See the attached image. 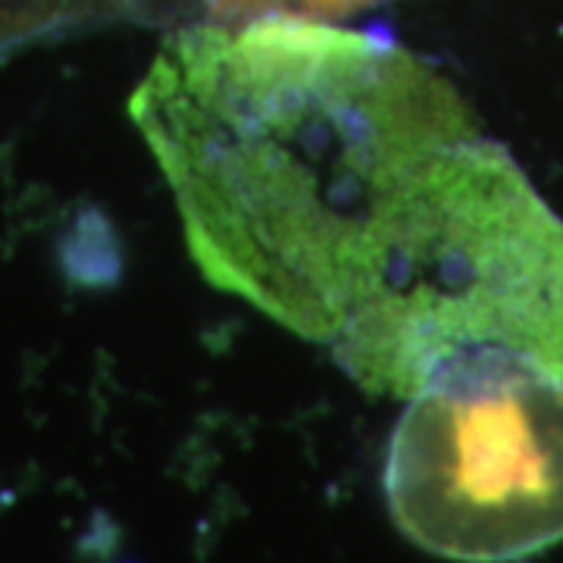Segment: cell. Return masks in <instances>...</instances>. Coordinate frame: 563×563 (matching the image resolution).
<instances>
[{
	"mask_svg": "<svg viewBox=\"0 0 563 563\" xmlns=\"http://www.w3.org/2000/svg\"><path fill=\"white\" fill-rule=\"evenodd\" d=\"M129 113L203 279L322 344L407 185L483 135L461 91L401 44L301 16L169 35Z\"/></svg>",
	"mask_w": 563,
	"mask_h": 563,
	"instance_id": "1",
	"label": "cell"
},
{
	"mask_svg": "<svg viewBox=\"0 0 563 563\" xmlns=\"http://www.w3.org/2000/svg\"><path fill=\"white\" fill-rule=\"evenodd\" d=\"M373 395L532 369L563 383V220L483 135L442 151L385 217L332 342Z\"/></svg>",
	"mask_w": 563,
	"mask_h": 563,
	"instance_id": "2",
	"label": "cell"
},
{
	"mask_svg": "<svg viewBox=\"0 0 563 563\" xmlns=\"http://www.w3.org/2000/svg\"><path fill=\"white\" fill-rule=\"evenodd\" d=\"M385 495L407 539L451 561H517L563 539V383L510 369L413 398Z\"/></svg>",
	"mask_w": 563,
	"mask_h": 563,
	"instance_id": "3",
	"label": "cell"
},
{
	"mask_svg": "<svg viewBox=\"0 0 563 563\" xmlns=\"http://www.w3.org/2000/svg\"><path fill=\"white\" fill-rule=\"evenodd\" d=\"M141 3L144 0H0V47H13L79 22L122 16Z\"/></svg>",
	"mask_w": 563,
	"mask_h": 563,
	"instance_id": "4",
	"label": "cell"
},
{
	"mask_svg": "<svg viewBox=\"0 0 563 563\" xmlns=\"http://www.w3.org/2000/svg\"><path fill=\"white\" fill-rule=\"evenodd\" d=\"M373 0H207V20L239 22L257 16H301V20L339 22Z\"/></svg>",
	"mask_w": 563,
	"mask_h": 563,
	"instance_id": "5",
	"label": "cell"
}]
</instances>
